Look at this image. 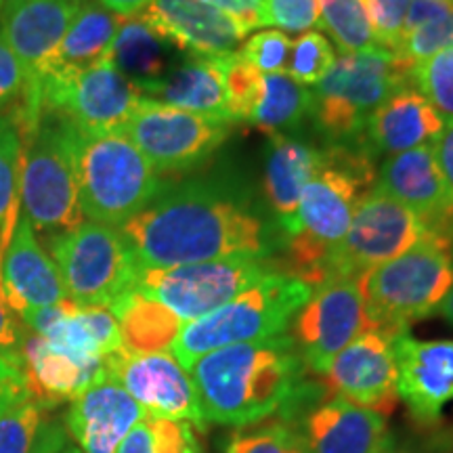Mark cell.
I'll list each match as a JSON object with an SVG mask.
<instances>
[{"label": "cell", "instance_id": "cell-1", "mask_svg": "<svg viewBox=\"0 0 453 453\" xmlns=\"http://www.w3.org/2000/svg\"><path fill=\"white\" fill-rule=\"evenodd\" d=\"M120 231L141 271L267 258L273 248L267 226L240 196L200 180L160 191Z\"/></svg>", "mask_w": 453, "mask_h": 453}, {"label": "cell", "instance_id": "cell-2", "mask_svg": "<svg viewBox=\"0 0 453 453\" xmlns=\"http://www.w3.org/2000/svg\"><path fill=\"white\" fill-rule=\"evenodd\" d=\"M208 424L250 426L277 418L290 403L307 367L288 334L225 347L189 367Z\"/></svg>", "mask_w": 453, "mask_h": 453}, {"label": "cell", "instance_id": "cell-3", "mask_svg": "<svg viewBox=\"0 0 453 453\" xmlns=\"http://www.w3.org/2000/svg\"><path fill=\"white\" fill-rule=\"evenodd\" d=\"M376 170L372 157L347 145L321 150L319 166L304 185L294 219L283 226L281 267L277 271L296 277L311 288L327 280V258L347 235L350 219L372 189Z\"/></svg>", "mask_w": 453, "mask_h": 453}, {"label": "cell", "instance_id": "cell-4", "mask_svg": "<svg viewBox=\"0 0 453 453\" xmlns=\"http://www.w3.org/2000/svg\"><path fill=\"white\" fill-rule=\"evenodd\" d=\"M72 150L82 212L93 223L122 226L162 191L160 174L124 133L72 127Z\"/></svg>", "mask_w": 453, "mask_h": 453}, {"label": "cell", "instance_id": "cell-5", "mask_svg": "<svg viewBox=\"0 0 453 453\" xmlns=\"http://www.w3.org/2000/svg\"><path fill=\"white\" fill-rule=\"evenodd\" d=\"M367 330L390 336L439 313L453 288V263L443 237L433 234L359 280Z\"/></svg>", "mask_w": 453, "mask_h": 453}, {"label": "cell", "instance_id": "cell-6", "mask_svg": "<svg viewBox=\"0 0 453 453\" xmlns=\"http://www.w3.org/2000/svg\"><path fill=\"white\" fill-rule=\"evenodd\" d=\"M311 292L313 288L304 281L273 271L214 313L183 324L173 344L174 359L189 372L200 357L212 350L281 336Z\"/></svg>", "mask_w": 453, "mask_h": 453}, {"label": "cell", "instance_id": "cell-7", "mask_svg": "<svg viewBox=\"0 0 453 453\" xmlns=\"http://www.w3.org/2000/svg\"><path fill=\"white\" fill-rule=\"evenodd\" d=\"M405 87H411V65L393 50L373 47L340 55L313 93L317 128L336 145L355 139L372 113Z\"/></svg>", "mask_w": 453, "mask_h": 453}, {"label": "cell", "instance_id": "cell-8", "mask_svg": "<svg viewBox=\"0 0 453 453\" xmlns=\"http://www.w3.org/2000/svg\"><path fill=\"white\" fill-rule=\"evenodd\" d=\"M26 137L19 180L26 217L38 234H65L84 223L73 168L72 124L59 113L42 110Z\"/></svg>", "mask_w": 453, "mask_h": 453}, {"label": "cell", "instance_id": "cell-9", "mask_svg": "<svg viewBox=\"0 0 453 453\" xmlns=\"http://www.w3.org/2000/svg\"><path fill=\"white\" fill-rule=\"evenodd\" d=\"M67 298L78 307L110 309L137 286L139 265L127 237L116 226L84 220L50 240Z\"/></svg>", "mask_w": 453, "mask_h": 453}, {"label": "cell", "instance_id": "cell-10", "mask_svg": "<svg viewBox=\"0 0 453 453\" xmlns=\"http://www.w3.org/2000/svg\"><path fill=\"white\" fill-rule=\"evenodd\" d=\"M275 420L286 424L303 453H384L393 441L384 413L340 399L324 380L304 378Z\"/></svg>", "mask_w": 453, "mask_h": 453}, {"label": "cell", "instance_id": "cell-11", "mask_svg": "<svg viewBox=\"0 0 453 453\" xmlns=\"http://www.w3.org/2000/svg\"><path fill=\"white\" fill-rule=\"evenodd\" d=\"M277 271L267 258H225L139 271L137 290L173 311L183 324L202 319Z\"/></svg>", "mask_w": 453, "mask_h": 453}, {"label": "cell", "instance_id": "cell-12", "mask_svg": "<svg viewBox=\"0 0 453 453\" xmlns=\"http://www.w3.org/2000/svg\"><path fill=\"white\" fill-rule=\"evenodd\" d=\"M428 235L433 231L410 208L373 185L357 203L347 235L330 252L327 280H361Z\"/></svg>", "mask_w": 453, "mask_h": 453}, {"label": "cell", "instance_id": "cell-13", "mask_svg": "<svg viewBox=\"0 0 453 453\" xmlns=\"http://www.w3.org/2000/svg\"><path fill=\"white\" fill-rule=\"evenodd\" d=\"M231 124L143 97L124 134L139 147L157 174H170L206 162L229 139Z\"/></svg>", "mask_w": 453, "mask_h": 453}, {"label": "cell", "instance_id": "cell-14", "mask_svg": "<svg viewBox=\"0 0 453 453\" xmlns=\"http://www.w3.org/2000/svg\"><path fill=\"white\" fill-rule=\"evenodd\" d=\"M82 0H17L0 11V32L13 49L26 76L19 130L27 133L41 118V87Z\"/></svg>", "mask_w": 453, "mask_h": 453}, {"label": "cell", "instance_id": "cell-15", "mask_svg": "<svg viewBox=\"0 0 453 453\" xmlns=\"http://www.w3.org/2000/svg\"><path fill=\"white\" fill-rule=\"evenodd\" d=\"M141 99V90L110 59L72 78H49L41 88L42 110L59 113L90 134L124 133Z\"/></svg>", "mask_w": 453, "mask_h": 453}, {"label": "cell", "instance_id": "cell-16", "mask_svg": "<svg viewBox=\"0 0 453 453\" xmlns=\"http://www.w3.org/2000/svg\"><path fill=\"white\" fill-rule=\"evenodd\" d=\"M290 338L313 376L324 378L340 350L367 330L359 280H327L313 288L294 317Z\"/></svg>", "mask_w": 453, "mask_h": 453}, {"label": "cell", "instance_id": "cell-17", "mask_svg": "<svg viewBox=\"0 0 453 453\" xmlns=\"http://www.w3.org/2000/svg\"><path fill=\"white\" fill-rule=\"evenodd\" d=\"M107 376H111L147 416L166 418L191 424L196 430L208 428L197 399L194 380L170 353H130L116 350L104 359Z\"/></svg>", "mask_w": 453, "mask_h": 453}, {"label": "cell", "instance_id": "cell-18", "mask_svg": "<svg viewBox=\"0 0 453 453\" xmlns=\"http://www.w3.org/2000/svg\"><path fill=\"white\" fill-rule=\"evenodd\" d=\"M396 395L422 426L439 424L453 401V340H418L410 332L393 338Z\"/></svg>", "mask_w": 453, "mask_h": 453}, {"label": "cell", "instance_id": "cell-19", "mask_svg": "<svg viewBox=\"0 0 453 453\" xmlns=\"http://www.w3.org/2000/svg\"><path fill=\"white\" fill-rule=\"evenodd\" d=\"M393 338L380 330L359 334L332 361L324 376L327 390L349 403L388 416L399 399Z\"/></svg>", "mask_w": 453, "mask_h": 453}, {"label": "cell", "instance_id": "cell-20", "mask_svg": "<svg viewBox=\"0 0 453 453\" xmlns=\"http://www.w3.org/2000/svg\"><path fill=\"white\" fill-rule=\"evenodd\" d=\"M0 263V292L13 313L26 317L67 298L55 260L36 240L26 214L17 220Z\"/></svg>", "mask_w": 453, "mask_h": 453}, {"label": "cell", "instance_id": "cell-21", "mask_svg": "<svg viewBox=\"0 0 453 453\" xmlns=\"http://www.w3.org/2000/svg\"><path fill=\"white\" fill-rule=\"evenodd\" d=\"M376 187L410 208L433 234L443 237L453 217V191L439 166L434 145L390 156L382 164Z\"/></svg>", "mask_w": 453, "mask_h": 453}, {"label": "cell", "instance_id": "cell-22", "mask_svg": "<svg viewBox=\"0 0 453 453\" xmlns=\"http://www.w3.org/2000/svg\"><path fill=\"white\" fill-rule=\"evenodd\" d=\"M147 416L143 407L104 372L72 399L67 428L82 453H116Z\"/></svg>", "mask_w": 453, "mask_h": 453}, {"label": "cell", "instance_id": "cell-23", "mask_svg": "<svg viewBox=\"0 0 453 453\" xmlns=\"http://www.w3.org/2000/svg\"><path fill=\"white\" fill-rule=\"evenodd\" d=\"M180 53L223 57L237 53L248 32L202 0H151L139 15Z\"/></svg>", "mask_w": 453, "mask_h": 453}, {"label": "cell", "instance_id": "cell-24", "mask_svg": "<svg viewBox=\"0 0 453 453\" xmlns=\"http://www.w3.org/2000/svg\"><path fill=\"white\" fill-rule=\"evenodd\" d=\"M445 128V118L416 88L405 87L372 113L364 133L378 151L395 156L434 145Z\"/></svg>", "mask_w": 453, "mask_h": 453}, {"label": "cell", "instance_id": "cell-25", "mask_svg": "<svg viewBox=\"0 0 453 453\" xmlns=\"http://www.w3.org/2000/svg\"><path fill=\"white\" fill-rule=\"evenodd\" d=\"M143 97L200 116L234 122L219 57L187 55L162 81L147 87Z\"/></svg>", "mask_w": 453, "mask_h": 453}, {"label": "cell", "instance_id": "cell-26", "mask_svg": "<svg viewBox=\"0 0 453 453\" xmlns=\"http://www.w3.org/2000/svg\"><path fill=\"white\" fill-rule=\"evenodd\" d=\"M104 364L87 365L65 355L49 342L47 338L27 336L24 342V382L38 403L49 407L61 401L73 399L88 387L99 373Z\"/></svg>", "mask_w": 453, "mask_h": 453}, {"label": "cell", "instance_id": "cell-27", "mask_svg": "<svg viewBox=\"0 0 453 453\" xmlns=\"http://www.w3.org/2000/svg\"><path fill=\"white\" fill-rule=\"evenodd\" d=\"M319 160L321 150L286 137L283 133L269 134L263 189L281 229L296 214L300 194L319 166Z\"/></svg>", "mask_w": 453, "mask_h": 453}, {"label": "cell", "instance_id": "cell-28", "mask_svg": "<svg viewBox=\"0 0 453 453\" xmlns=\"http://www.w3.org/2000/svg\"><path fill=\"white\" fill-rule=\"evenodd\" d=\"M177 50L173 42L160 36L141 17H128L120 21L107 59L143 95L147 87L162 81L174 65L183 61L174 59Z\"/></svg>", "mask_w": 453, "mask_h": 453}, {"label": "cell", "instance_id": "cell-29", "mask_svg": "<svg viewBox=\"0 0 453 453\" xmlns=\"http://www.w3.org/2000/svg\"><path fill=\"white\" fill-rule=\"evenodd\" d=\"M120 21L122 17L110 13L97 0H82L81 9L59 44L53 67L44 81L72 78L105 61L110 57L111 42L116 38Z\"/></svg>", "mask_w": 453, "mask_h": 453}, {"label": "cell", "instance_id": "cell-30", "mask_svg": "<svg viewBox=\"0 0 453 453\" xmlns=\"http://www.w3.org/2000/svg\"><path fill=\"white\" fill-rule=\"evenodd\" d=\"M110 311L120 327L122 347L130 353H168L183 327V321L173 311L137 288L122 294Z\"/></svg>", "mask_w": 453, "mask_h": 453}, {"label": "cell", "instance_id": "cell-31", "mask_svg": "<svg viewBox=\"0 0 453 453\" xmlns=\"http://www.w3.org/2000/svg\"><path fill=\"white\" fill-rule=\"evenodd\" d=\"M42 338L87 365L104 364L105 357L122 349L120 327L111 311L105 307L73 304L72 311H67Z\"/></svg>", "mask_w": 453, "mask_h": 453}, {"label": "cell", "instance_id": "cell-32", "mask_svg": "<svg viewBox=\"0 0 453 453\" xmlns=\"http://www.w3.org/2000/svg\"><path fill=\"white\" fill-rule=\"evenodd\" d=\"M44 411L26 387L17 390L0 407V453H59L67 447L64 428Z\"/></svg>", "mask_w": 453, "mask_h": 453}, {"label": "cell", "instance_id": "cell-33", "mask_svg": "<svg viewBox=\"0 0 453 453\" xmlns=\"http://www.w3.org/2000/svg\"><path fill=\"white\" fill-rule=\"evenodd\" d=\"M313 107V93L288 73H263L248 120L273 134L296 128Z\"/></svg>", "mask_w": 453, "mask_h": 453}, {"label": "cell", "instance_id": "cell-34", "mask_svg": "<svg viewBox=\"0 0 453 453\" xmlns=\"http://www.w3.org/2000/svg\"><path fill=\"white\" fill-rule=\"evenodd\" d=\"M317 24L342 55L378 47L365 0H317Z\"/></svg>", "mask_w": 453, "mask_h": 453}, {"label": "cell", "instance_id": "cell-35", "mask_svg": "<svg viewBox=\"0 0 453 453\" xmlns=\"http://www.w3.org/2000/svg\"><path fill=\"white\" fill-rule=\"evenodd\" d=\"M21 160H24L21 130L15 120L0 116V237H3L0 257L19 220L15 208L17 197H19Z\"/></svg>", "mask_w": 453, "mask_h": 453}, {"label": "cell", "instance_id": "cell-36", "mask_svg": "<svg viewBox=\"0 0 453 453\" xmlns=\"http://www.w3.org/2000/svg\"><path fill=\"white\" fill-rule=\"evenodd\" d=\"M411 84L445 122L453 120V49L439 50L413 65Z\"/></svg>", "mask_w": 453, "mask_h": 453}, {"label": "cell", "instance_id": "cell-37", "mask_svg": "<svg viewBox=\"0 0 453 453\" xmlns=\"http://www.w3.org/2000/svg\"><path fill=\"white\" fill-rule=\"evenodd\" d=\"M336 53L330 38L319 32H304L292 42L286 73L303 87H317L336 64Z\"/></svg>", "mask_w": 453, "mask_h": 453}, {"label": "cell", "instance_id": "cell-38", "mask_svg": "<svg viewBox=\"0 0 453 453\" xmlns=\"http://www.w3.org/2000/svg\"><path fill=\"white\" fill-rule=\"evenodd\" d=\"M225 453H303L288 426L280 420H265L237 428L226 439Z\"/></svg>", "mask_w": 453, "mask_h": 453}, {"label": "cell", "instance_id": "cell-39", "mask_svg": "<svg viewBox=\"0 0 453 453\" xmlns=\"http://www.w3.org/2000/svg\"><path fill=\"white\" fill-rule=\"evenodd\" d=\"M219 61L220 67H223L231 120H248V113H250L254 97H257L263 73L254 70L252 65H248L237 53L219 57Z\"/></svg>", "mask_w": 453, "mask_h": 453}, {"label": "cell", "instance_id": "cell-40", "mask_svg": "<svg viewBox=\"0 0 453 453\" xmlns=\"http://www.w3.org/2000/svg\"><path fill=\"white\" fill-rule=\"evenodd\" d=\"M292 41L281 30H263L248 38L237 55L260 73H286Z\"/></svg>", "mask_w": 453, "mask_h": 453}, {"label": "cell", "instance_id": "cell-41", "mask_svg": "<svg viewBox=\"0 0 453 453\" xmlns=\"http://www.w3.org/2000/svg\"><path fill=\"white\" fill-rule=\"evenodd\" d=\"M453 49V11L443 19L420 27V30L403 34L393 53L399 55L407 65H416L434 53Z\"/></svg>", "mask_w": 453, "mask_h": 453}, {"label": "cell", "instance_id": "cell-42", "mask_svg": "<svg viewBox=\"0 0 453 453\" xmlns=\"http://www.w3.org/2000/svg\"><path fill=\"white\" fill-rule=\"evenodd\" d=\"M365 7L378 47L395 50L403 34L410 0H365Z\"/></svg>", "mask_w": 453, "mask_h": 453}, {"label": "cell", "instance_id": "cell-43", "mask_svg": "<svg viewBox=\"0 0 453 453\" xmlns=\"http://www.w3.org/2000/svg\"><path fill=\"white\" fill-rule=\"evenodd\" d=\"M317 24V0H267V26L307 32Z\"/></svg>", "mask_w": 453, "mask_h": 453}, {"label": "cell", "instance_id": "cell-44", "mask_svg": "<svg viewBox=\"0 0 453 453\" xmlns=\"http://www.w3.org/2000/svg\"><path fill=\"white\" fill-rule=\"evenodd\" d=\"M24 332H21L19 324L13 317V311L7 307L3 292H0V359L11 370L19 372L21 376H24Z\"/></svg>", "mask_w": 453, "mask_h": 453}, {"label": "cell", "instance_id": "cell-45", "mask_svg": "<svg viewBox=\"0 0 453 453\" xmlns=\"http://www.w3.org/2000/svg\"><path fill=\"white\" fill-rule=\"evenodd\" d=\"M26 76L21 70L19 59H17L13 49L4 41L0 32V110L15 104L17 99L24 97Z\"/></svg>", "mask_w": 453, "mask_h": 453}, {"label": "cell", "instance_id": "cell-46", "mask_svg": "<svg viewBox=\"0 0 453 453\" xmlns=\"http://www.w3.org/2000/svg\"><path fill=\"white\" fill-rule=\"evenodd\" d=\"M240 24L250 34L267 26V0H202Z\"/></svg>", "mask_w": 453, "mask_h": 453}, {"label": "cell", "instance_id": "cell-47", "mask_svg": "<svg viewBox=\"0 0 453 453\" xmlns=\"http://www.w3.org/2000/svg\"><path fill=\"white\" fill-rule=\"evenodd\" d=\"M453 11V0H410V7H407L403 34L416 32L420 27L434 24V21L443 19L445 15H449ZM401 34V36H403Z\"/></svg>", "mask_w": 453, "mask_h": 453}, {"label": "cell", "instance_id": "cell-48", "mask_svg": "<svg viewBox=\"0 0 453 453\" xmlns=\"http://www.w3.org/2000/svg\"><path fill=\"white\" fill-rule=\"evenodd\" d=\"M116 453H156L150 418L145 416L137 426L130 430L127 437H124L120 447H118Z\"/></svg>", "mask_w": 453, "mask_h": 453}, {"label": "cell", "instance_id": "cell-49", "mask_svg": "<svg viewBox=\"0 0 453 453\" xmlns=\"http://www.w3.org/2000/svg\"><path fill=\"white\" fill-rule=\"evenodd\" d=\"M434 154H437L439 166L443 170L447 183L453 191V120L447 122V128L437 143H434Z\"/></svg>", "mask_w": 453, "mask_h": 453}, {"label": "cell", "instance_id": "cell-50", "mask_svg": "<svg viewBox=\"0 0 453 453\" xmlns=\"http://www.w3.org/2000/svg\"><path fill=\"white\" fill-rule=\"evenodd\" d=\"M97 3L110 13L128 19V17H139L143 13L151 0H97Z\"/></svg>", "mask_w": 453, "mask_h": 453}, {"label": "cell", "instance_id": "cell-51", "mask_svg": "<svg viewBox=\"0 0 453 453\" xmlns=\"http://www.w3.org/2000/svg\"><path fill=\"white\" fill-rule=\"evenodd\" d=\"M24 387H26L24 378H15V380H0V407L7 403V401L17 393V390L24 388Z\"/></svg>", "mask_w": 453, "mask_h": 453}, {"label": "cell", "instance_id": "cell-52", "mask_svg": "<svg viewBox=\"0 0 453 453\" xmlns=\"http://www.w3.org/2000/svg\"><path fill=\"white\" fill-rule=\"evenodd\" d=\"M439 313L443 315L445 319L449 321V324H453V288L449 290V294H447V296H445L443 304H441V307H439Z\"/></svg>", "mask_w": 453, "mask_h": 453}, {"label": "cell", "instance_id": "cell-53", "mask_svg": "<svg viewBox=\"0 0 453 453\" xmlns=\"http://www.w3.org/2000/svg\"><path fill=\"white\" fill-rule=\"evenodd\" d=\"M384 453H422V451H418L416 447H411L407 443H399V441L393 437V441H390V445L387 447V451Z\"/></svg>", "mask_w": 453, "mask_h": 453}, {"label": "cell", "instance_id": "cell-54", "mask_svg": "<svg viewBox=\"0 0 453 453\" xmlns=\"http://www.w3.org/2000/svg\"><path fill=\"white\" fill-rule=\"evenodd\" d=\"M15 378H24L19 372L11 370V367L0 359V380H15Z\"/></svg>", "mask_w": 453, "mask_h": 453}, {"label": "cell", "instance_id": "cell-55", "mask_svg": "<svg viewBox=\"0 0 453 453\" xmlns=\"http://www.w3.org/2000/svg\"><path fill=\"white\" fill-rule=\"evenodd\" d=\"M443 237H445V242H447V250H449V257H451V263H453V217H451V220L445 226Z\"/></svg>", "mask_w": 453, "mask_h": 453}, {"label": "cell", "instance_id": "cell-56", "mask_svg": "<svg viewBox=\"0 0 453 453\" xmlns=\"http://www.w3.org/2000/svg\"><path fill=\"white\" fill-rule=\"evenodd\" d=\"M59 453H82V451H81V449H73V447L67 445V447H64V449H61Z\"/></svg>", "mask_w": 453, "mask_h": 453}, {"label": "cell", "instance_id": "cell-57", "mask_svg": "<svg viewBox=\"0 0 453 453\" xmlns=\"http://www.w3.org/2000/svg\"><path fill=\"white\" fill-rule=\"evenodd\" d=\"M185 453H200V445H197V443H194V445H191V447H189V449H187Z\"/></svg>", "mask_w": 453, "mask_h": 453}, {"label": "cell", "instance_id": "cell-58", "mask_svg": "<svg viewBox=\"0 0 453 453\" xmlns=\"http://www.w3.org/2000/svg\"><path fill=\"white\" fill-rule=\"evenodd\" d=\"M0 3H3V7H7V4H11V3H17V0H0Z\"/></svg>", "mask_w": 453, "mask_h": 453}, {"label": "cell", "instance_id": "cell-59", "mask_svg": "<svg viewBox=\"0 0 453 453\" xmlns=\"http://www.w3.org/2000/svg\"><path fill=\"white\" fill-rule=\"evenodd\" d=\"M0 11H3V3H0Z\"/></svg>", "mask_w": 453, "mask_h": 453}]
</instances>
